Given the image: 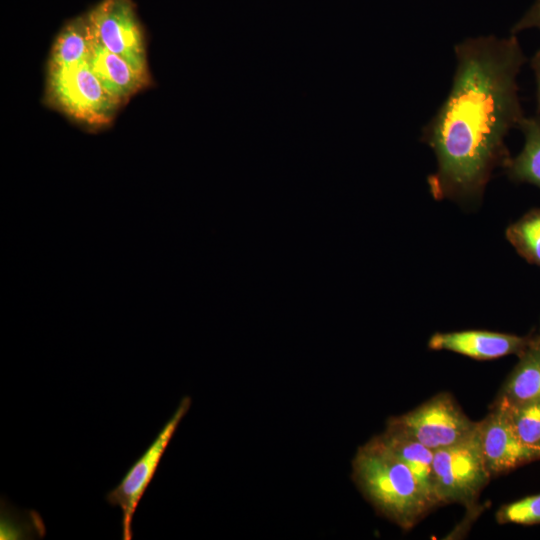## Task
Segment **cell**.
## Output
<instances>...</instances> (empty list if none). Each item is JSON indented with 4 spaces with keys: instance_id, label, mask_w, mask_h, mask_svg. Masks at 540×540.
<instances>
[{
    "instance_id": "6da1fadb",
    "label": "cell",
    "mask_w": 540,
    "mask_h": 540,
    "mask_svg": "<svg viewBox=\"0 0 540 540\" xmlns=\"http://www.w3.org/2000/svg\"><path fill=\"white\" fill-rule=\"evenodd\" d=\"M456 67L445 101L424 126L434 152L428 177L435 199L481 198L495 168L511 158L507 134L524 117L517 77L526 57L515 34L469 37L454 47Z\"/></svg>"
},
{
    "instance_id": "7a4b0ae2",
    "label": "cell",
    "mask_w": 540,
    "mask_h": 540,
    "mask_svg": "<svg viewBox=\"0 0 540 540\" xmlns=\"http://www.w3.org/2000/svg\"><path fill=\"white\" fill-rule=\"evenodd\" d=\"M352 479L377 513L406 531L438 506L409 467L377 436L357 449Z\"/></svg>"
},
{
    "instance_id": "3957f363",
    "label": "cell",
    "mask_w": 540,
    "mask_h": 540,
    "mask_svg": "<svg viewBox=\"0 0 540 540\" xmlns=\"http://www.w3.org/2000/svg\"><path fill=\"white\" fill-rule=\"evenodd\" d=\"M433 476L439 505H475L492 478L484 460L478 425L459 443L434 451Z\"/></svg>"
},
{
    "instance_id": "277c9868",
    "label": "cell",
    "mask_w": 540,
    "mask_h": 540,
    "mask_svg": "<svg viewBox=\"0 0 540 540\" xmlns=\"http://www.w3.org/2000/svg\"><path fill=\"white\" fill-rule=\"evenodd\" d=\"M47 92L61 111L91 126L108 124L120 104L101 85L88 63L49 67Z\"/></svg>"
},
{
    "instance_id": "5b68a950",
    "label": "cell",
    "mask_w": 540,
    "mask_h": 540,
    "mask_svg": "<svg viewBox=\"0 0 540 540\" xmlns=\"http://www.w3.org/2000/svg\"><path fill=\"white\" fill-rule=\"evenodd\" d=\"M386 425L436 451L467 438L478 422L463 412L450 393L441 392L407 413L390 417Z\"/></svg>"
},
{
    "instance_id": "8992f818",
    "label": "cell",
    "mask_w": 540,
    "mask_h": 540,
    "mask_svg": "<svg viewBox=\"0 0 540 540\" xmlns=\"http://www.w3.org/2000/svg\"><path fill=\"white\" fill-rule=\"evenodd\" d=\"M190 396H184L177 409L157 437L131 466L119 484L106 494V501L122 512V539L133 538L132 520L137 506L152 481L170 440L191 406Z\"/></svg>"
},
{
    "instance_id": "52a82bcc",
    "label": "cell",
    "mask_w": 540,
    "mask_h": 540,
    "mask_svg": "<svg viewBox=\"0 0 540 540\" xmlns=\"http://www.w3.org/2000/svg\"><path fill=\"white\" fill-rule=\"evenodd\" d=\"M86 18L99 42L148 77L144 37L131 0H102Z\"/></svg>"
},
{
    "instance_id": "ba28073f",
    "label": "cell",
    "mask_w": 540,
    "mask_h": 540,
    "mask_svg": "<svg viewBox=\"0 0 540 540\" xmlns=\"http://www.w3.org/2000/svg\"><path fill=\"white\" fill-rule=\"evenodd\" d=\"M481 448L492 477L540 460V452L524 445L515 433L505 408L494 402L478 422Z\"/></svg>"
},
{
    "instance_id": "9c48e42d",
    "label": "cell",
    "mask_w": 540,
    "mask_h": 540,
    "mask_svg": "<svg viewBox=\"0 0 540 540\" xmlns=\"http://www.w3.org/2000/svg\"><path fill=\"white\" fill-rule=\"evenodd\" d=\"M534 337L535 335L519 336L488 330L437 332L430 337L428 347L485 361L513 354L519 356Z\"/></svg>"
},
{
    "instance_id": "30bf717a",
    "label": "cell",
    "mask_w": 540,
    "mask_h": 540,
    "mask_svg": "<svg viewBox=\"0 0 540 540\" xmlns=\"http://www.w3.org/2000/svg\"><path fill=\"white\" fill-rule=\"evenodd\" d=\"M88 64L101 85L119 103L127 100L148 82V77L136 71L124 59L107 49L94 37L92 32Z\"/></svg>"
},
{
    "instance_id": "8fae6325",
    "label": "cell",
    "mask_w": 540,
    "mask_h": 540,
    "mask_svg": "<svg viewBox=\"0 0 540 540\" xmlns=\"http://www.w3.org/2000/svg\"><path fill=\"white\" fill-rule=\"evenodd\" d=\"M518 357L496 399L511 404L540 401V333Z\"/></svg>"
},
{
    "instance_id": "7c38bea8",
    "label": "cell",
    "mask_w": 540,
    "mask_h": 540,
    "mask_svg": "<svg viewBox=\"0 0 540 540\" xmlns=\"http://www.w3.org/2000/svg\"><path fill=\"white\" fill-rule=\"evenodd\" d=\"M377 437L409 467L420 484L439 506L434 488V451L414 438L388 425H386L385 430L377 435Z\"/></svg>"
},
{
    "instance_id": "4fadbf2b",
    "label": "cell",
    "mask_w": 540,
    "mask_h": 540,
    "mask_svg": "<svg viewBox=\"0 0 540 540\" xmlns=\"http://www.w3.org/2000/svg\"><path fill=\"white\" fill-rule=\"evenodd\" d=\"M518 129L524 135V146L504 168L512 181L529 183L540 189V116H524Z\"/></svg>"
},
{
    "instance_id": "5bb4252c",
    "label": "cell",
    "mask_w": 540,
    "mask_h": 540,
    "mask_svg": "<svg viewBox=\"0 0 540 540\" xmlns=\"http://www.w3.org/2000/svg\"><path fill=\"white\" fill-rule=\"evenodd\" d=\"M91 31L86 15L68 23L58 35L50 58V68L88 63Z\"/></svg>"
},
{
    "instance_id": "9a60e30c",
    "label": "cell",
    "mask_w": 540,
    "mask_h": 540,
    "mask_svg": "<svg viewBox=\"0 0 540 540\" xmlns=\"http://www.w3.org/2000/svg\"><path fill=\"white\" fill-rule=\"evenodd\" d=\"M505 235L521 257L540 267V208L528 211L510 224Z\"/></svg>"
},
{
    "instance_id": "2e32d148",
    "label": "cell",
    "mask_w": 540,
    "mask_h": 540,
    "mask_svg": "<svg viewBox=\"0 0 540 540\" xmlns=\"http://www.w3.org/2000/svg\"><path fill=\"white\" fill-rule=\"evenodd\" d=\"M501 404L509 417L512 427L521 442L540 452V401L511 404L495 399Z\"/></svg>"
},
{
    "instance_id": "e0dca14e",
    "label": "cell",
    "mask_w": 540,
    "mask_h": 540,
    "mask_svg": "<svg viewBox=\"0 0 540 540\" xmlns=\"http://www.w3.org/2000/svg\"><path fill=\"white\" fill-rule=\"evenodd\" d=\"M495 519L499 524H540V493L502 505Z\"/></svg>"
},
{
    "instance_id": "ac0fdd59",
    "label": "cell",
    "mask_w": 540,
    "mask_h": 540,
    "mask_svg": "<svg viewBox=\"0 0 540 540\" xmlns=\"http://www.w3.org/2000/svg\"><path fill=\"white\" fill-rule=\"evenodd\" d=\"M527 29L540 31V0H535L526 13L511 28V33L516 34Z\"/></svg>"
},
{
    "instance_id": "d6986e66",
    "label": "cell",
    "mask_w": 540,
    "mask_h": 540,
    "mask_svg": "<svg viewBox=\"0 0 540 540\" xmlns=\"http://www.w3.org/2000/svg\"><path fill=\"white\" fill-rule=\"evenodd\" d=\"M530 66L535 77L537 110L540 113V48L532 56Z\"/></svg>"
}]
</instances>
